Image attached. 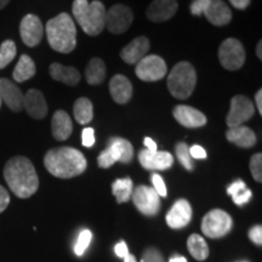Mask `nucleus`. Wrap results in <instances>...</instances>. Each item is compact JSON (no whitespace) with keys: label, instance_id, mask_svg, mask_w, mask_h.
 <instances>
[{"label":"nucleus","instance_id":"nucleus-1","mask_svg":"<svg viewBox=\"0 0 262 262\" xmlns=\"http://www.w3.org/2000/svg\"><path fill=\"white\" fill-rule=\"evenodd\" d=\"M4 179L12 193L22 199L32 196L39 188V178L34 165L22 156L8 160L4 168Z\"/></svg>","mask_w":262,"mask_h":262},{"label":"nucleus","instance_id":"nucleus-2","mask_svg":"<svg viewBox=\"0 0 262 262\" xmlns=\"http://www.w3.org/2000/svg\"><path fill=\"white\" fill-rule=\"evenodd\" d=\"M44 165L55 178L71 179L83 173L88 163L83 153L78 149L72 147H57L45 155Z\"/></svg>","mask_w":262,"mask_h":262},{"label":"nucleus","instance_id":"nucleus-3","mask_svg":"<svg viewBox=\"0 0 262 262\" xmlns=\"http://www.w3.org/2000/svg\"><path fill=\"white\" fill-rule=\"evenodd\" d=\"M45 31H47L49 45L52 50L61 54H70L75 49L77 28L73 18L66 12L49 19Z\"/></svg>","mask_w":262,"mask_h":262},{"label":"nucleus","instance_id":"nucleus-4","mask_svg":"<svg viewBox=\"0 0 262 262\" xmlns=\"http://www.w3.org/2000/svg\"><path fill=\"white\" fill-rule=\"evenodd\" d=\"M72 11L75 21L88 35L96 37L106 28V8L98 0H94L93 3L74 0Z\"/></svg>","mask_w":262,"mask_h":262},{"label":"nucleus","instance_id":"nucleus-5","mask_svg":"<svg viewBox=\"0 0 262 262\" xmlns=\"http://www.w3.org/2000/svg\"><path fill=\"white\" fill-rule=\"evenodd\" d=\"M196 85V73L189 62H179L168 75V89L178 100H186L193 94Z\"/></svg>","mask_w":262,"mask_h":262},{"label":"nucleus","instance_id":"nucleus-6","mask_svg":"<svg viewBox=\"0 0 262 262\" xmlns=\"http://www.w3.org/2000/svg\"><path fill=\"white\" fill-rule=\"evenodd\" d=\"M134 157V147L131 142L122 139V137H112L108 143V147L97 158V164L100 168L108 169L117 162L130 163Z\"/></svg>","mask_w":262,"mask_h":262},{"label":"nucleus","instance_id":"nucleus-7","mask_svg":"<svg viewBox=\"0 0 262 262\" xmlns=\"http://www.w3.org/2000/svg\"><path fill=\"white\" fill-rule=\"evenodd\" d=\"M219 60L227 71H238L245 62L243 44L234 38H228L219 48Z\"/></svg>","mask_w":262,"mask_h":262},{"label":"nucleus","instance_id":"nucleus-8","mask_svg":"<svg viewBox=\"0 0 262 262\" xmlns=\"http://www.w3.org/2000/svg\"><path fill=\"white\" fill-rule=\"evenodd\" d=\"M232 217L221 209H214L204 216L202 231L209 238H221L231 231Z\"/></svg>","mask_w":262,"mask_h":262},{"label":"nucleus","instance_id":"nucleus-9","mask_svg":"<svg viewBox=\"0 0 262 262\" xmlns=\"http://www.w3.org/2000/svg\"><path fill=\"white\" fill-rule=\"evenodd\" d=\"M137 78L143 81H157L163 79L168 73L165 61L157 55H147L136 64Z\"/></svg>","mask_w":262,"mask_h":262},{"label":"nucleus","instance_id":"nucleus-10","mask_svg":"<svg viewBox=\"0 0 262 262\" xmlns=\"http://www.w3.org/2000/svg\"><path fill=\"white\" fill-rule=\"evenodd\" d=\"M255 113V106L243 95H237L231 100V110L226 117V124L228 127L243 125Z\"/></svg>","mask_w":262,"mask_h":262},{"label":"nucleus","instance_id":"nucleus-11","mask_svg":"<svg viewBox=\"0 0 262 262\" xmlns=\"http://www.w3.org/2000/svg\"><path fill=\"white\" fill-rule=\"evenodd\" d=\"M134 14L129 6L123 4L113 5L106 11V27L113 34H122L130 28Z\"/></svg>","mask_w":262,"mask_h":262},{"label":"nucleus","instance_id":"nucleus-12","mask_svg":"<svg viewBox=\"0 0 262 262\" xmlns=\"http://www.w3.org/2000/svg\"><path fill=\"white\" fill-rule=\"evenodd\" d=\"M133 202L141 214L147 216H155L160 209V196L155 188L147 186H139L133 191Z\"/></svg>","mask_w":262,"mask_h":262},{"label":"nucleus","instance_id":"nucleus-13","mask_svg":"<svg viewBox=\"0 0 262 262\" xmlns=\"http://www.w3.org/2000/svg\"><path fill=\"white\" fill-rule=\"evenodd\" d=\"M19 34L22 41L29 48H34L41 41L44 27L40 18L35 15H26L19 25Z\"/></svg>","mask_w":262,"mask_h":262},{"label":"nucleus","instance_id":"nucleus-14","mask_svg":"<svg viewBox=\"0 0 262 262\" xmlns=\"http://www.w3.org/2000/svg\"><path fill=\"white\" fill-rule=\"evenodd\" d=\"M24 96L17 85L6 78H0V100L12 112H21L24 108Z\"/></svg>","mask_w":262,"mask_h":262},{"label":"nucleus","instance_id":"nucleus-15","mask_svg":"<svg viewBox=\"0 0 262 262\" xmlns=\"http://www.w3.org/2000/svg\"><path fill=\"white\" fill-rule=\"evenodd\" d=\"M192 219V206L186 199H179L166 214V224L170 228L180 229L186 227Z\"/></svg>","mask_w":262,"mask_h":262},{"label":"nucleus","instance_id":"nucleus-16","mask_svg":"<svg viewBox=\"0 0 262 262\" xmlns=\"http://www.w3.org/2000/svg\"><path fill=\"white\" fill-rule=\"evenodd\" d=\"M139 162L147 170H168L172 166L173 157L169 152L142 149L139 153Z\"/></svg>","mask_w":262,"mask_h":262},{"label":"nucleus","instance_id":"nucleus-17","mask_svg":"<svg viewBox=\"0 0 262 262\" xmlns=\"http://www.w3.org/2000/svg\"><path fill=\"white\" fill-rule=\"evenodd\" d=\"M173 117L178 122L185 127L189 129H194V127L204 126L208 119L203 114L201 111L195 110V108L189 106H183L179 104L178 107L173 108Z\"/></svg>","mask_w":262,"mask_h":262},{"label":"nucleus","instance_id":"nucleus-18","mask_svg":"<svg viewBox=\"0 0 262 262\" xmlns=\"http://www.w3.org/2000/svg\"><path fill=\"white\" fill-rule=\"evenodd\" d=\"M176 0H153L147 9V17L153 22H164L172 17L178 11Z\"/></svg>","mask_w":262,"mask_h":262},{"label":"nucleus","instance_id":"nucleus-19","mask_svg":"<svg viewBox=\"0 0 262 262\" xmlns=\"http://www.w3.org/2000/svg\"><path fill=\"white\" fill-rule=\"evenodd\" d=\"M149 47L148 38L137 37L123 49L120 52V57L127 64H137L143 57L147 56Z\"/></svg>","mask_w":262,"mask_h":262},{"label":"nucleus","instance_id":"nucleus-20","mask_svg":"<svg viewBox=\"0 0 262 262\" xmlns=\"http://www.w3.org/2000/svg\"><path fill=\"white\" fill-rule=\"evenodd\" d=\"M24 108L34 119H42L48 114V104L44 95L37 89H31L25 94Z\"/></svg>","mask_w":262,"mask_h":262},{"label":"nucleus","instance_id":"nucleus-21","mask_svg":"<svg viewBox=\"0 0 262 262\" xmlns=\"http://www.w3.org/2000/svg\"><path fill=\"white\" fill-rule=\"evenodd\" d=\"M203 15L211 25L219 26V27L228 25L232 19L231 9L222 0H211Z\"/></svg>","mask_w":262,"mask_h":262},{"label":"nucleus","instance_id":"nucleus-22","mask_svg":"<svg viewBox=\"0 0 262 262\" xmlns=\"http://www.w3.org/2000/svg\"><path fill=\"white\" fill-rule=\"evenodd\" d=\"M110 93L118 104H125L133 96V84L125 75L117 74L110 81Z\"/></svg>","mask_w":262,"mask_h":262},{"label":"nucleus","instance_id":"nucleus-23","mask_svg":"<svg viewBox=\"0 0 262 262\" xmlns=\"http://www.w3.org/2000/svg\"><path fill=\"white\" fill-rule=\"evenodd\" d=\"M226 139L242 148H250L256 143V135L254 131L244 125L229 127L226 131Z\"/></svg>","mask_w":262,"mask_h":262},{"label":"nucleus","instance_id":"nucleus-24","mask_svg":"<svg viewBox=\"0 0 262 262\" xmlns=\"http://www.w3.org/2000/svg\"><path fill=\"white\" fill-rule=\"evenodd\" d=\"M52 136L58 141H64L72 135L73 124L71 117L64 111H56L51 120Z\"/></svg>","mask_w":262,"mask_h":262},{"label":"nucleus","instance_id":"nucleus-25","mask_svg":"<svg viewBox=\"0 0 262 262\" xmlns=\"http://www.w3.org/2000/svg\"><path fill=\"white\" fill-rule=\"evenodd\" d=\"M52 79L67 85H77L80 81L79 71L74 67H67L61 63H51L49 68Z\"/></svg>","mask_w":262,"mask_h":262},{"label":"nucleus","instance_id":"nucleus-26","mask_svg":"<svg viewBox=\"0 0 262 262\" xmlns=\"http://www.w3.org/2000/svg\"><path fill=\"white\" fill-rule=\"evenodd\" d=\"M35 71L37 70H35L34 61L28 55H22L19 57L17 64H16L12 77H14L15 81H17V83H24V81L34 77Z\"/></svg>","mask_w":262,"mask_h":262},{"label":"nucleus","instance_id":"nucleus-27","mask_svg":"<svg viewBox=\"0 0 262 262\" xmlns=\"http://www.w3.org/2000/svg\"><path fill=\"white\" fill-rule=\"evenodd\" d=\"M106 78V64L101 58L95 57L89 61L85 70V79L90 85L101 84Z\"/></svg>","mask_w":262,"mask_h":262},{"label":"nucleus","instance_id":"nucleus-28","mask_svg":"<svg viewBox=\"0 0 262 262\" xmlns=\"http://www.w3.org/2000/svg\"><path fill=\"white\" fill-rule=\"evenodd\" d=\"M74 118L78 123L84 124L90 123L94 118V106L91 101L86 97H80L75 101L73 106Z\"/></svg>","mask_w":262,"mask_h":262},{"label":"nucleus","instance_id":"nucleus-29","mask_svg":"<svg viewBox=\"0 0 262 262\" xmlns=\"http://www.w3.org/2000/svg\"><path fill=\"white\" fill-rule=\"evenodd\" d=\"M188 251L195 260L204 261L209 256V247L204 238L199 234H192L187 239Z\"/></svg>","mask_w":262,"mask_h":262},{"label":"nucleus","instance_id":"nucleus-30","mask_svg":"<svg viewBox=\"0 0 262 262\" xmlns=\"http://www.w3.org/2000/svg\"><path fill=\"white\" fill-rule=\"evenodd\" d=\"M133 187H134L133 181H131V179L129 178L118 179L113 182L112 193L117 198V202L119 203V204L130 201L131 194H133V191H134Z\"/></svg>","mask_w":262,"mask_h":262},{"label":"nucleus","instance_id":"nucleus-31","mask_svg":"<svg viewBox=\"0 0 262 262\" xmlns=\"http://www.w3.org/2000/svg\"><path fill=\"white\" fill-rule=\"evenodd\" d=\"M227 193L232 195L233 202L237 205H244L251 198V191L245 186V183L242 180H237L231 186H228Z\"/></svg>","mask_w":262,"mask_h":262},{"label":"nucleus","instance_id":"nucleus-32","mask_svg":"<svg viewBox=\"0 0 262 262\" xmlns=\"http://www.w3.org/2000/svg\"><path fill=\"white\" fill-rule=\"evenodd\" d=\"M16 44L12 40H5L0 47V70L5 68L16 57Z\"/></svg>","mask_w":262,"mask_h":262},{"label":"nucleus","instance_id":"nucleus-33","mask_svg":"<svg viewBox=\"0 0 262 262\" xmlns=\"http://www.w3.org/2000/svg\"><path fill=\"white\" fill-rule=\"evenodd\" d=\"M176 156H178L179 162L186 169L189 170V171L193 170V160L191 155H189V147L185 142H179L176 145Z\"/></svg>","mask_w":262,"mask_h":262},{"label":"nucleus","instance_id":"nucleus-34","mask_svg":"<svg viewBox=\"0 0 262 262\" xmlns=\"http://www.w3.org/2000/svg\"><path fill=\"white\" fill-rule=\"evenodd\" d=\"M91 238H93V233H91L89 229H84V231L80 232L79 238H78L77 244L74 247V251L78 256H81L85 253V250L90 245Z\"/></svg>","mask_w":262,"mask_h":262},{"label":"nucleus","instance_id":"nucleus-35","mask_svg":"<svg viewBox=\"0 0 262 262\" xmlns=\"http://www.w3.org/2000/svg\"><path fill=\"white\" fill-rule=\"evenodd\" d=\"M250 170H251V173H253V178L255 181L261 182L262 181V155L261 153H256V155L251 157Z\"/></svg>","mask_w":262,"mask_h":262},{"label":"nucleus","instance_id":"nucleus-36","mask_svg":"<svg viewBox=\"0 0 262 262\" xmlns=\"http://www.w3.org/2000/svg\"><path fill=\"white\" fill-rule=\"evenodd\" d=\"M141 262H165L163 255L160 254V251L156 248H147L143 251L142 255V261Z\"/></svg>","mask_w":262,"mask_h":262},{"label":"nucleus","instance_id":"nucleus-37","mask_svg":"<svg viewBox=\"0 0 262 262\" xmlns=\"http://www.w3.org/2000/svg\"><path fill=\"white\" fill-rule=\"evenodd\" d=\"M152 183L155 191L158 193L159 196H166L168 195V191H166V186L164 183V180L158 173H153L152 175Z\"/></svg>","mask_w":262,"mask_h":262},{"label":"nucleus","instance_id":"nucleus-38","mask_svg":"<svg viewBox=\"0 0 262 262\" xmlns=\"http://www.w3.org/2000/svg\"><path fill=\"white\" fill-rule=\"evenodd\" d=\"M211 0H193L191 4V14L193 16H202L204 14L205 9L208 8V5L210 4Z\"/></svg>","mask_w":262,"mask_h":262},{"label":"nucleus","instance_id":"nucleus-39","mask_svg":"<svg viewBox=\"0 0 262 262\" xmlns=\"http://www.w3.org/2000/svg\"><path fill=\"white\" fill-rule=\"evenodd\" d=\"M81 143L85 147H93L95 145V131L93 127H85L81 131Z\"/></svg>","mask_w":262,"mask_h":262},{"label":"nucleus","instance_id":"nucleus-40","mask_svg":"<svg viewBox=\"0 0 262 262\" xmlns=\"http://www.w3.org/2000/svg\"><path fill=\"white\" fill-rule=\"evenodd\" d=\"M249 238H250L255 244L260 247L262 244V227L260 225L254 226V227L249 231Z\"/></svg>","mask_w":262,"mask_h":262},{"label":"nucleus","instance_id":"nucleus-41","mask_svg":"<svg viewBox=\"0 0 262 262\" xmlns=\"http://www.w3.org/2000/svg\"><path fill=\"white\" fill-rule=\"evenodd\" d=\"M9 203H10L9 193L2 185H0V214L8 208Z\"/></svg>","mask_w":262,"mask_h":262},{"label":"nucleus","instance_id":"nucleus-42","mask_svg":"<svg viewBox=\"0 0 262 262\" xmlns=\"http://www.w3.org/2000/svg\"><path fill=\"white\" fill-rule=\"evenodd\" d=\"M189 155H191L192 158H194V159H205L206 158L205 149L199 145L192 146L191 148H189Z\"/></svg>","mask_w":262,"mask_h":262},{"label":"nucleus","instance_id":"nucleus-43","mask_svg":"<svg viewBox=\"0 0 262 262\" xmlns=\"http://www.w3.org/2000/svg\"><path fill=\"white\" fill-rule=\"evenodd\" d=\"M114 251H116L117 256L120 258H125L127 255H129V250H127V245L125 244V242H119L114 248Z\"/></svg>","mask_w":262,"mask_h":262},{"label":"nucleus","instance_id":"nucleus-44","mask_svg":"<svg viewBox=\"0 0 262 262\" xmlns=\"http://www.w3.org/2000/svg\"><path fill=\"white\" fill-rule=\"evenodd\" d=\"M229 3L238 10H245L250 5V0H229Z\"/></svg>","mask_w":262,"mask_h":262},{"label":"nucleus","instance_id":"nucleus-45","mask_svg":"<svg viewBox=\"0 0 262 262\" xmlns=\"http://www.w3.org/2000/svg\"><path fill=\"white\" fill-rule=\"evenodd\" d=\"M143 143H145V146L147 147L146 149L150 150V152H156L157 150V143L150 139V137H146L145 141H143Z\"/></svg>","mask_w":262,"mask_h":262},{"label":"nucleus","instance_id":"nucleus-46","mask_svg":"<svg viewBox=\"0 0 262 262\" xmlns=\"http://www.w3.org/2000/svg\"><path fill=\"white\" fill-rule=\"evenodd\" d=\"M255 102H256L258 112L262 114V90H258L256 95H255Z\"/></svg>","mask_w":262,"mask_h":262},{"label":"nucleus","instance_id":"nucleus-47","mask_svg":"<svg viewBox=\"0 0 262 262\" xmlns=\"http://www.w3.org/2000/svg\"><path fill=\"white\" fill-rule=\"evenodd\" d=\"M169 262H187V260H186V257L183 256H173L170 258Z\"/></svg>","mask_w":262,"mask_h":262},{"label":"nucleus","instance_id":"nucleus-48","mask_svg":"<svg viewBox=\"0 0 262 262\" xmlns=\"http://www.w3.org/2000/svg\"><path fill=\"white\" fill-rule=\"evenodd\" d=\"M261 48H262V41L260 40L258 41V44H257V47H256V55H257V57L260 58H262V54H261Z\"/></svg>","mask_w":262,"mask_h":262},{"label":"nucleus","instance_id":"nucleus-49","mask_svg":"<svg viewBox=\"0 0 262 262\" xmlns=\"http://www.w3.org/2000/svg\"><path fill=\"white\" fill-rule=\"evenodd\" d=\"M124 262H137V260H136V257L134 256V255L129 254L125 258H124Z\"/></svg>","mask_w":262,"mask_h":262},{"label":"nucleus","instance_id":"nucleus-50","mask_svg":"<svg viewBox=\"0 0 262 262\" xmlns=\"http://www.w3.org/2000/svg\"><path fill=\"white\" fill-rule=\"evenodd\" d=\"M10 3V0H0V10L4 9L6 5H8Z\"/></svg>","mask_w":262,"mask_h":262},{"label":"nucleus","instance_id":"nucleus-51","mask_svg":"<svg viewBox=\"0 0 262 262\" xmlns=\"http://www.w3.org/2000/svg\"><path fill=\"white\" fill-rule=\"evenodd\" d=\"M0 107H2V100H0Z\"/></svg>","mask_w":262,"mask_h":262}]
</instances>
